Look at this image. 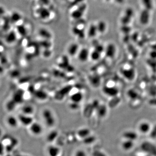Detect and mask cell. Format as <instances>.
<instances>
[{
	"instance_id": "1",
	"label": "cell",
	"mask_w": 156,
	"mask_h": 156,
	"mask_svg": "<svg viewBox=\"0 0 156 156\" xmlns=\"http://www.w3.org/2000/svg\"><path fill=\"white\" fill-rule=\"evenodd\" d=\"M42 117L46 125L49 127L54 125L56 120L53 114L51 111L48 108L44 109L42 112Z\"/></svg>"
},
{
	"instance_id": "2",
	"label": "cell",
	"mask_w": 156,
	"mask_h": 156,
	"mask_svg": "<svg viewBox=\"0 0 156 156\" xmlns=\"http://www.w3.org/2000/svg\"><path fill=\"white\" fill-rule=\"evenodd\" d=\"M86 9V4L85 3L81 4L77 7V9L72 12L71 17L75 20L81 19L83 16Z\"/></svg>"
},
{
	"instance_id": "3",
	"label": "cell",
	"mask_w": 156,
	"mask_h": 156,
	"mask_svg": "<svg viewBox=\"0 0 156 156\" xmlns=\"http://www.w3.org/2000/svg\"><path fill=\"white\" fill-rule=\"evenodd\" d=\"M36 13L38 17L43 20L49 19L51 15V12L50 10L45 6L39 7L36 10Z\"/></svg>"
},
{
	"instance_id": "4",
	"label": "cell",
	"mask_w": 156,
	"mask_h": 156,
	"mask_svg": "<svg viewBox=\"0 0 156 156\" xmlns=\"http://www.w3.org/2000/svg\"><path fill=\"white\" fill-rule=\"evenodd\" d=\"M90 53L88 49L86 48H83L79 50L77 57L78 61L82 63H85L90 58Z\"/></svg>"
},
{
	"instance_id": "5",
	"label": "cell",
	"mask_w": 156,
	"mask_h": 156,
	"mask_svg": "<svg viewBox=\"0 0 156 156\" xmlns=\"http://www.w3.org/2000/svg\"><path fill=\"white\" fill-rule=\"evenodd\" d=\"M150 19V11L144 9L140 15L139 20L143 25H147L149 22Z\"/></svg>"
},
{
	"instance_id": "6",
	"label": "cell",
	"mask_w": 156,
	"mask_h": 156,
	"mask_svg": "<svg viewBox=\"0 0 156 156\" xmlns=\"http://www.w3.org/2000/svg\"><path fill=\"white\" fill-rule=\"evenodd\" d=\"M30 130L31 133L34 135L38 136L41 135L43 131L42 126L36 122H33L30 126Z\"/></svg>"
},
{
	"instance_id": "7",
	"label": "cell",
	"mask_w": 156,
	"mask_h": 156,
	"mask_svg": "<svg viewBox=\"0 0 156 156\" xmlns=\"http://www.w3.org/2000/svg\"><path fill=\"white\" fill-rule=\"evenodd\" d=\"M18 121L23 125L30 126L33 122V119L31 115L21 114L18 116Z\"/></svg>"
},
{
	"instance_id": "8",
	"label": "cell",
	"mask_w": 156,
	"mask_h": 156,
	"mask_svg": "<svg viewBox=\"0 0 156 156\" xmlns=\"http://www.w3.org/2000/svg\"><path fill=\"white\" fill-rule=\"evenodd\" d=\"M79 46L78 44L72 43L70 44L67 49V52L70 56H74L77 55L79 51Z\"/></svg>"
},
{
	"instance_id": "9",
	"label": "cell",
	"mask_w": 156,
	"mask_h": 156,
	"mask_svg": "<svg viewBox=\"0 0 156 156\" xmlns=\"http://www.w3.org/2000/svg\"><path fill=\"white\" fill-rule=\"evenodd\" d=\"M38 34L44 40H50L52 37L51 33L45 28H42L39 30Z\"/></svg>"
},
{
	"instance_id": "10",
	"label": "cell",
	"mask_w": 156,
	"mask_h": 156,
	"mask_svg": "<svg viewBox=\"0 0 156 156\" xmlns=\"http://www.w3.org/2000/svg\"><path fill=\"white\" fill-rule=\"evenodd\" d=\"M72 33L76 36L79 39H84L85 36V33L83 29L79 28L78 26H75L72 29Z\"/></svg>"
},
{
	"instance_id": "11",
	"label": "cell",
	"mask_w": 156,
	"mask_h": 156,
	"mask_svg": "<svg viewBox=\"0 0 156 156\" xmlns=\"http://www.w3.org/2000/svg\"><path fill=\"white\" fill-rule=\"evenodd\" d=\"M125 14H125L124 17H122L121 21H122L123 23L126 24H129L130 21V20L133 17L134 12H133V10L129 9L126 11Z\"/></svg>"
},
{
	"instance_id": "12",
	"label": "cell",
	"mask_w": 156,
	"mask_h": 156,
	"mask_svg": "<svg viewBox=\"0 0 156 156\" xmlns=\"http://www.w3.org/2000/svg\"><path fill=\"white\" fill-rule=\"evenodd\" d=\"M105 51L108 57H113L116 52L115 46L113 44H109L105 49Z\"/></svg>"
},
{
	"instance_id": "13",
	"label": "cell",
	"mask_w": 156,
	"mask_h": 156,
	"mask_svg": "<svg viewBox=\"0 0 156 156\" xmlns=\"http://www.w3.org/2000/svg\"><path fill=\"white\" fill-rule=\"evenodd\" d=\"M83 99V95L81 92H77L70 96V100L72 103H79Z\"/></svg>"
},
{
	"instance_id": "14",
	"label": "cell",
	"mask_w": 156,
	"mask_h": 156,
	"mask_svg": "<svg viewBox=\"0 0 156 156\" xmlns=\"http://www.w3.org/2000/svg\"><path fill=\"white\" fill-rule=\"evenodd\" d=\"M7 122L9 126L13 128H15L18 126L19 121L18 118L11 115L10 116L7 118Z\"/></svg>"
},
{
	"instance_id": "15",
	"label": "cell",
	"mask_w": 156,
	"mask_h": 156,
	"mask_svg": "<svg viewBox=\"0 0 156 156\" xmlns=\"http://www.w3.org/2000/svg\"><path fill=\"white\" fill-rule=\"evenodd\" d=\"M142 5L144 9L151 11L154 8V1L153 0H141Z\"/></svg>"
},
{
	"instance_id": "16",
	"label": "cell",
	"mask_w": 156,
	"mask_h": 156,
	"mask_svg": "<svg viewBox=\"0 0 156 156\" xmlns=\"http://www.w3.org/2000/svg\"><path fill=\"white\" fill-rule=\"evenodd\" d=\"M17 36L15 32L12 31L7 34L6 37V41L8 43H14L17 40Z\"/></svg>"
},
{
	"instance_id": "17",
	"label": "cell",
	"mask_w": 156,
	"mask_h": 156,
	"mask_svg": "<svg viewBox=\"0 0 156 156\" xmlns=\"http://www.w3.org/2000/svg\"><path fill=\"white\" fill-rule=\"evenodd\" d=\"M138 128L140 132L145 134L149 131L150 128V124L147 122H142L140 124Z\"/></svg>"
},
{
	"instance_id": "18",
	"label": "cell",
	"mask_w": 156,
	"mask_h": 156,
	"mask_svg": "<svg viewBox=\"0 0 156 156\" xmlns=\"http://www.w3.org/2000/svg\"><path fill=\"white\" fill-rule=\"evenodd\" d=\"M22 114L25 115H31L34 112V108L31 105H26L24 106L22 108Z\"/></svg>"
},
{
	"instance_id": "19",
	"label": "cell",
	"mask_w": 156,
	"mask_h": 156,
	"mask_svg": "<svg viewBox=\"0 0 156 156\" xmlns=\"http://www.w3.org/2000/svg\"><path fill=\"white\" fill-rule=\"evenodd\" d=\"M98 33L96 25L94 24H91L89 26L88 31V35L90 37H95Z\"/></svg>"
},
{
	"instance_id": "20",
	"label": "cell",
	"mask_w": 156,
	"mask_h": 156,
	"mask_svg": "<svg viewBox=\"0 0 156 156\" xmlns=\"http://www.w3.org/2000/svg\"><path fill=\"white\" fill-rule=\"evenodd\" d=\"M103 92L105 94L108 96H113L115 95L116 94V89L113 88V87H110L109 86H104L103 88Z\"/></svg>"
},
{
	"instance_id": "21",
	"label": "cell",
	"mask_w": 156,
	"mask_h": 156,
	"mask_svg": "<svg viewBox=\"0 0 156 156\" xmlns=\"http://www.w3.org/2000/svg\"><path fill=\"white\" fill-rule=\"evenodd\" d=\"M98 33H103L105 32L107 29V24L105 21H103L98 22L96 25Z\"/></svg>"
},
{
	"instance_id": "22",
	"label": "cell",
	"mask_w": 156,
	"mask_h": 156,
	"mask_svg": "<svg viewBox=\"0 0 156 156\" xmlns=\"http://www.w3.org/2000/svg\"><path fill=\"white\" fill-rule=\"evenodd\" d=\"M60 153V150L58 147L54 146L50 147L48 149L49 156H57Z\"/></svg>"
},
{
	"instance_id": "23",
	"label": "cell",
	"mask_w": 156,
	"mask_h": 156,
	"mask_svg": "<svg viewBox=\"0 0 156 156\" xmlns=\"http://www.w3.org/2000/svg\"><path fill=\"white\" fill-rule=\"evenodd\" d=\"M90 130L87 128H82L78 131V135L81 137L86 138L90 134Z\"/></svg>"
},
{
	"instance_id": "24",
	"label": "cell",
	"mask_w": 156,
	"mask_h": 156,
	"mask_svg": "<svg viewBox=\"0 0 156 156\" xmlns=\"http://www.w3.org/2000/svg\"><path fill=\"white\" fill-rule=\"evenodd\" d=\"M36 98L40 100H45L47 98V94L42 90H38L35 93Z\"/></svg>"
},
{
	"instance_id": "25",
	"label": "cell",
	"mask_w": 156,
	"mask_h": 156,
	"mask_svg": "<svg viewBox=\"0 0 156 156\" xmlns=\"http://www.w3.org/2000/svg\"><path fill=\"white\" fill-rule=\"evenodd\" d=\"M22 17L21 14L17 12H14L11 15L10 17L11 21L13 23H17L20 21Z\"/></svg>"
},
{
	"instance_id": "26",
	"label": "cell",
	"mask_w": 156,
	"mask_h": 156,
	"mask_svg": "<svg viewBox=\"0 0 156 156\" xmlns=\"http://www.w3.org/2000/svg\"><path fill=\"white\" fill-rule=\"evenodd\" d=\"M13 100L16 104L21 103L23 101V93L21 92H17L14 95Z\"/></svg>"
},
{
	"instance_id": "27",
	"label": "cell",
	"mask_w": 156,
	"mask_h": 156,
	"mask_svg": "<svg viewBox=\"0 0 156 156\" xmlns=\"http://www.w3.org/2000/svg\"><path fill=\"white\" fill-rule=\"evenodd\" d=\"M101 53L95 50L93 51L90 53V58L91 60L93 61H97L99 60L101 57Z\"/></svg>"
},
{
	"instance_id": "28",
	"label": "cell",
	"mask_w": 156,
	"mask_h": 156,
	"mask_svg": "<svg viewBox=\"0 0 156 156\" xmlns=\"http://www.w3.org/2000/svg\"><path fill=\"white\" fill-rule=\"evenodd\" d=\"M97 113L98 115L101 117L105 116L106 113V108L103 105H99L97 108Z\"/></svg>"
},
{
	"instance_id": "29",
	"label": "cell",
	"mask_w": 156,
	"mask_h": 156,
	"mask_svg": "<svg viewBox=\"0 0 156 156\" xmlns=\"http://www.w3.org/2000/svg\"><path fill=\"white\" fill-rule=\"evenodd\" d=\"M122 147L124 149L126 150L130 149L133 147V140H128L123 143V144H122Z\"/></svg>"
},
{
	"instance_id": "30",
	"label": "cell",
	"mask_w": 156,
	"mask_h": 156,
	"mask_svg": "<svg viewBox=\"0 0 156 156\" xmlns=\"http://www.w3.org/2000/svg\"><path fill=\"white\" fill-rule=\"evenodd\" d=\"M17 31L21 35L24 36L27 33V30L25 26L23 25H19L17 26Z\"/></svg>"
},
{
	"instance_id": "31",
	"label": "cell",
	"mask_w": 156,
	"mask_h": 156,
	"mask_svg": "<svg viewBox=\"0 0 156 156\" xmlns=\"http://www.w3.org/2000/svg\"><path fill=\"white\" fill-rule=\"evenodd\" d=\"M16 105L17 104L13 99H12L11 100H10L9 102H8V103L7 104V108H8V110L11 111L14 109Z\"/></svg>"
},
{
	"instance_id": "32",
	"label": "cell",
	"mask_w": 156,
	"mask_h": 156,
	"mask_svg": "<svg viewBox=\"0 0 156 156\" xmlns=\"http://www.w3.org/2000/svg\"><path fill=\"white\" fill-rule=\"evenodd\" d=\"M57 135V132L56 131H53L50 133L47 137L48 141H53L55 139L54 138H56Z\"/></svg>"
},
{
	"instance_id": "33",
	"label": "cell",
	"mask_w": 156,
	"mask_h": 156,
	"mask_svg": "<svg viewBox=\"0 0 156 156\" xmlns=\"http://www.w3.org/2000/svg\"><path fill=\"white\" fill-rule=\"evenodd\" d=\"M95 50L99 52L100 53H103V51H105V49H104L103 46L102 45L99 44L96 45L95 46Z\"/></svg>"
},
{
	"instance_id": "34",
	"label": "cell",
	"mask_w": 156,
	"mask_h": 156,
	"mask_svg": "<svg viewBox=\"0 0 156 156\" xmlns=\"http://www.w3.org/2000/svg\"><path fill=\"white\" fill-rule=\"evenodd\" d=\"M41 6H47L50 4V0H38Z\"/></svg>"
},
{
	"instance_id": "35",
	"label": "cell",
	"mask_w": 156,
	"mask_h": 156,
	"mask_svg": "<svg viewBox=\"0 0 156 156\" xmlns=\"http://www.w3.org/2000/svg\"><path fill=\"white\" fill-rule=\"evenodd\" d=\"M5 149L4 145L1 142H0V156L2 155H3Z\"/></svg>"
},
{
	"instance_id": "36",
	"label": "cell",
	"mask_w": 156,
	"mask_h": 156,
	"mask_svg": "<svg viewBox=\"0 0 156 156\" xmlns=\"http://www.w3.org/2000/svg\"><path fill=\"white\" fill-rule=\"evenodd\" d=\"M93 156H106L104 153L99 151H96L93 153Z\"/></svg>"
},
{
	"instance_id": "37",
	"label": "cell",
	"mask_w": 156,
	"mask_h": 156,
	"mask_svg": "<svg viewBox=\"0 0 156 156\" xmlns=\"http://www.w3.org/2000/svg\"><path fill=\"white\" fill-rule=\"evenodd\" d=\"M115 1L118 4H120L123 3L125 1V0H115Z\"/></svg>"
},
{
	"instance_id": "38",
	"label": "cell",
	"mask_w": 156,
	"mask_h": 156,
	"mask_svg": "<svg viewBox=\"0 0 156 156\" xmlns=\"http://www.w3.org/2000/svg\"><path fill=\"white\" fill-rule=\"evenodd\" d=\"M2 130L1 128H0V137L2 135Z\"/></svg>"
},
{
	"instance_id": "39",
	"label": "cell",
	"mask_w": 156,
	"mask_h": 156,
	"mask_svg": "<svg viewBox=\"0 0 156 156\" xmlns=\"http://www.w3.org/2000/svg\"><path fill=\"white\" fill-rule=\"evenodd\" d=\"M106 1H110V0H105Z\"/></svg>"
},
{
	"instance_id": "40",
	"label": "cell",
	"mask_w": 156,
	"mask_h": 156,
	"mask_svg": "<svg viewBox=\"0 0 156 156\" xmlns=\"http://www.w3.org/2000/svg\"><path fill=\"white\" fill-rule=\"evenodd\" d=\"M63 1H67L68 0H63Z\"/></svg>"
}]
</instances>
